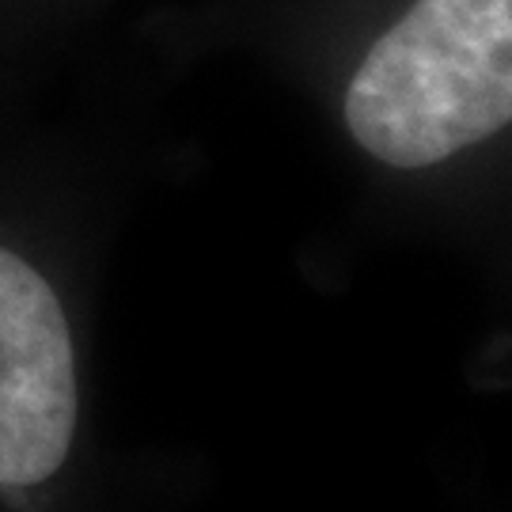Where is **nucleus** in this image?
Masks as SVG:
<instances>
[{
	"mask_svg": "<svg viewBox=\"0 0 512 512\" xmlns=\"http://www.w3.org/2000/svg\"><path fill=\"white\" fill-rule=\"evenodd\" d=\"M509 118L512 0H418L346 92L353 141L406 171L494 137Z\"/></svg>",
	"mask_w": 512,
	"mask_h": 512,
	"instance_id": "1",
	"label": "nucleus"
},
{
	"mask_svg": "<svg viewBox=\"0 0 512 512\" xmlns=\"http://www.w3.org/2000/svg\"><path fill=\"white\" fill-rule=\"evenodd\" d=\"M76 433L73 334L35 266L0 247V486H35Z\"/></svg>",
	"mask_w": 512,
	"mask_h": 512,
	"instance_id": "2",
	"label": "nucleus"
}]
</instances>
